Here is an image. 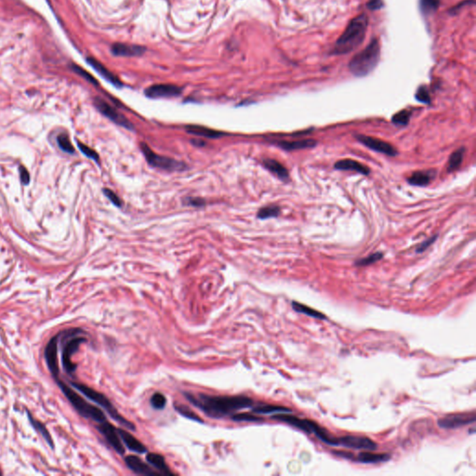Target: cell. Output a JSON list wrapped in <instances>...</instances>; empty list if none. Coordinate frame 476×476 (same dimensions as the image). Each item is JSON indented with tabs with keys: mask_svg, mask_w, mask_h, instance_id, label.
<instances>
[{
	"mask_svg": "<svg viewBox=\"0 0 476 476\" xmlns=\"http://www.w3.org/2000/svg\"><path fill=\"white\" fill-rule=\"evenodd\" d=\"M185 398L195 407L199 408L208 417L221 419L244 408H250L254 405L252 399L245 395H209L204 393L193 394L183 392Z\"/></svg>",
	"mask_w": 476,
	"mask_h": 476,
	"instance_id": "1",
	"label": "cell"
},
{
	"mask_svg": "<svg viewBox=\"0 0 476 476\" xmlns=\"http://www.w3.org/2000/svg\"><path fill=\"white\" fill-rule=\"evenodd\" d=\"M368 19L366 14L353 18L348 24L344 34L337 40L331 53L347 54L362 44L367 34Z\"/></svg>",
	"mask_w": 476,
	"mask_h": 476,
	"instance_id": "2",
	"label": "cell"
},
{
	"mask_svg": "<svg viewBox=\"0 0 476 476\" xmlns=\"http://www.w3.org/2000/svg\"><path fill=\"white\" fill-rule=\"evenodd\" d=\"M381 47L377 39L371 40L365 49L354 55L349 63V69L351 74L357 78H363L369 75L379 63L381 56Z\"/></svg>",
	"mask_w": 476,
	"mask_h": 476,
	"instance_id": "3",
	"label": "cell"
},
{
	"mask_svg": "<svg viewBox=\"0 0 476 476\" xmlns=\"http://www.w3.org/2000/svg\"><path fill=\"white\" fill-rule=\"evenodd\" d=\"M71 385H72L73 387H75L77 390H79L81 393H83V394L86 396L87 398L91 400L92 402L96 403L97 405L102 406L103 409H105V410L108 412L110 417H111L112 419H114L116 422H118L119 424L123 425V426L128 430L136 431V427H135V425L133 424L132 422L128 421L121 414L118 413L117 408L114 406V405L111 403L109 399L107 398L104 394H102L101 392H99V391L94 390L92 388L87 386L85 384L72 383H71Z\"/></svg>",
	"mask_w": 476,
	"mask_h": 476,
	"instance_id": "4",
	"label": "cell"
},
{
	"mask_svg": "<svg viewBox=\"0 0 476 476\" xmlns=\"http://www.w3.org/2000/svg\"><path fill=\"white\" fill-rule=\"evenodd\" d=\"M58 384H59L61 390H63L66 398L70 401L72 406L76 408V410L82 417H84L86 419L92 420L97 423H102V422H106L105 414L103 413L102 410H101L100 408H98L97 406H93L90 403L87 402L85 399L83 398L82 396H80L73 389H71L70 387L67 386L65 383L58 382Z\"/></svg>",
	"mask_w": 476,
	"mask_h": 476,
	"instance_id": "5",
	"label": "cell"
},
{
	"mask_svg": "<svg viewBox=\"0 0 476 476\" xmlns=\"http://www.w3.org/2000/svg\"><path fill=\"white\" fill-rule=\"evenodd\" d=\"M82 332L83 331L81 329H78V328L65 331L66 333L65 337L67 341L63 347L62 361H63V368L68 374L74 373L77 368V366L71 361L72 355L78 351L81 344L87 342L86 338L79 336V334Z\"/></svg>",
	"mask_w": 476,
	"mask_h": 476,
	"instance_id": "6",
	"label": "cell"
},
{
	"mask_svg": "<svg viewBox=\"0 0 476 476\" xmlns=\"http://www.w3.org/2000/svg\"><path fill=\"white\" fill-rule=\"evenodd\" d=\"M141 149L148 164L154 168H157L166 172H182L187 169V166L183 162L177 161L167 156L157 155L144 142H141Z\"/></svg>",
	"mask_w": 476,
	"mask_h": 476,
	"instance_id": "7",
	"label": "cell"
},
{
	"mask_svg": "<svg viewBox=\"0 0 476 476\" xmlns=\"http://www.w3.org/2000/svg\"><path fill=\"white\" fill-rule=\"evenodd\" d=\"M273 420L279 421V422H286L291 426H294L298 429L302 430L307 433H313L317 437L321 436V434L325 432V429H323L319 425H317L315 422L308 421V420H302L294 416H289L286 415V413H280L279 415H274L272 417Z\"/></svg>",
	"mask_w": 476,
	"mask_h": 476,
	"instance_id": "8",
	"label": "cell"
},
{
	"mask_svg": "<svg viewBox=\"0 0 476 476\" xmlns=\"http://www.w3.org/2000/svg\"><path fill=\"white\" fill-rule=\"evenodd\" d=\"M94 104L96 108L102 113L103 116L109 118L111 121H113L115 124L123 127L129 130H133L134 127L132 123L126 118L123 115H121L117 109H115L113 106H111L109 103L105 102L101 98H96L94 101Z\"/></svg>",
	"mask_w": 476,
	"mask_h": 476,
	"instance_id": "9",
	"label": "cell"
},
{
	"mask_svg": "<svg viewBox=\"0 0 476 476\" xmlns=\"http://www.w3.org/2000/svg\"><path fill=\"white\" fill-rule=\"evenodd\" d=\"M357 141L364 144L367 148L371 149L375 152L382 153L386 156H395L397 155V150L394 148L391 144L386 141L379 140L374 137H370L367 135H355Z\"/></svg>",
	"mask_w": 476,
	"mask_h": 476,
	"instance_id": "10",
	"label": "cell"
},
{
	"mask_svg": "<svg viewBox=\"0 0 476 476\" xmlns=\"http://www.w3.org/2000/svg\"><path fill=\"white\" fill-rule=\"evenodd\" d=\"M99 432L106 439V441L119 455H123L125 453V448L121 442V438L118 434L117 428H115L111 423L107 422L99 423L97 427Z\"/></svg>",
	"mask_w": 476,
	"mask_h": 476,
	"instance_id": "11",
	"label": "cell"
},
{
	"mask_svg": "<svg viewBox=\"0 0 476 476\" xmlns=\"http://www.w3.org/2000/svg\"><path fill=\"white\" fill-rule=\"evenodd\" d=\"M339 445H343L347 448L353 449H364L374 451L377 449V444L373 440L364 436H354V435H346L344 437L338 438Z\"/></svg>",
	"mask_w": 476,
	"mask_h": 476,
	"instance_id": "12",
	"label": "cell"
},
{
	"mask_svg": "<svg viewBox=\"0 0 476 476\" xmlns=\"http://www.w3.org/2000/svg\"><path fill=\"white\" fill-rule=\"evenodd\" d=\"M145 95L152 99L178 97L181 93V88L172 84H158L149 87L144 91Z\"/></svg>",
	"mask_w": 476,
	"mask_h": 476,
	"instance_id": "13",
	"label": "cell"
},
{
	"mask_svg": "<svg viewBox=\"0 0 476 476\" xmlns=\"http://www.w3.org/2000/svg\"><path fill=\"white\" fill-rule=\"evenodd\" d=\"M476 422V416L472 415H454L447 416L438 420V425L442 429H457Z\"/></svg>",
	"mask_w": 476,
	"mask_h": 476,
	"instance_id": "14",
	"label": "cell"
},
{
	"mask_svg": "<svg viewBox=\"0 0 476 476\" xmlns=\"http://www.w3.org/2000/svg\"><path fill=\"white\" fill-rule=\"evenodd\" d=\"M58 339L59 334L53 337L49 343L47 344V347L45 349V359L47 362V367L49 368L52 376L56 380H58V374H59V366H58Z\"/></svg>",
	"mask_w": 476,
	"mask_h": 476,
	"instance_id": "15",
	"label": "cell"
},
{
	"mask_svg": "<svg viewBox=\"0 0 476 476\" xmlns=\"http://www.w3.org/2000/svg\"><path fill=\"white\" fill-rule=\"evenodd\" d=\"M125 463L129 469L131 470L136 475L144 476H162L160 473L155 472L153 469L150 468L145 462L141 461V459L137 456L130 455L126 457Z\"/></svg>",
	"mask_w": 476,
	"mask_h": 476,
	"instance_id": "16",
	"label": "cell"
},
{
	"mask_svg": "<svg viewBox=\"0 0 476 476\" xmlns=\"http://www.w3.org/2000/svg\"><path fill=\"white\" fill-rule=\"evenodd\" d=\"M117 432H118L119 436L122 439L123 443L125 444L126 446L130 450H131L132 452L136 453V454H144V453L147 452L146 446L143 445L141 441H139L135 436H133L130 433L126 432L122 429H117Z\"/></svg>",
	"mask_w": 476,
	"mask_h": 476,
	"instance_id": "17",
	"label": "cell"
},
{
	"mask_svg": "<svg viewBox=\"0 0 476 476\" xmlns=\"http://www.w3.org/2000/svg\"><path fill=\"white\" fill-rule=\"evenodd\" d=\"M334 169L337 171H351V172H356L367 176L370 173V170L367 168V166L361 164L358 161H355L353 159H343L334 164Z\"/></svg>",
	"mask_w": 476,
	"mask_h": 476,
	"instance_id": "18",
	"label": "cell"
},
{
	"mask_svg": "<svg viewBox=\"0 0 476 476\" xmlns=\"http://www.w3.org/2000/svg\"><path fill=\"white\" fill-rule=\"evenodd\" d=\"M112 53L116 56H123V57H133V56H139L143 54L145 48L141 46H135V45H128V44H121L117 43L112 46Z\"/></svg>",
	"mask_w": 476,
	"mask_h": 476,
	"instance_id": "19",
	"label": "cell"
},
{
	"mask_svg": "<svg viewBox=\"0 0 476 476\" xmlns=\"http://www.w3.org/2000/svg\"><path fill=\"white\" fill-rule=\"evenodd\" d=\"M278 147L285 150V151H295V150H302V149L312 148L315 147L317 144V141L314 140H301V141H278L274 142Z\"/></svg>",
	"mask_w": 476,
	"mask_h": 476,
	"instance_id": "20",
	"label": "cell"
},
{
	"mask_svg": "<svg viewBox=\"0 0 476 476\" xmlns=\"http://www.w3.org/2000/svg\"><path fill=\"white\" fill-rule=\"evenodd\" d=\"M146 461H148L149 464L157 470L158 473H160L161 475L174 476V473H172L170 470L162 455L157 453H148L146 456Z\"/></svg>",
	"mask_w": 476,
	"mask_h": 476,
	"instance_id": "21",
	"label": "cell"
},
{
	"mask_svg": "<svg viewBox=\"0 0 476 476\" xmlns=\"http://www.w3.org/2000/svg\"><path fill=\"white\" fill-rule=\"evenodd\" d=\"M262 163L266 170L274 174L278 179L284 181H288L289 180V171L277 160L268 158V159H264Z\"/></svg>",
	"mask_w": 476,
	"mask_h": 476,
	"instance_id": "22",
	"label": "cell"
},
{
	"mask_svg": "<svg viewBox=\"0 0 476 476\" xmlns=\"http://www.w3.org/2000/svg\"><path fill=\"white\" fill-rule=\"evenodd\" d=\"M87 63H89L94 69L102 76V78L109 81L110 83H112L114 86L117 87H122V83L120 82V80L117 78V77H116L113 73H111L105 66H103L102 63H99L97 60H95L93 58H87Z\"/></svg>",
	"mask_w": 476,
	"mask_h": 476,
	"instance_id": "23",
	"label": "cell"
},
{
	"mask_svg": "<svg viewBox=\"0 0 476 476\" xmlns=\"http://www.w3.org/2000/svg\"><path fill=\"white\" fill-rule=\"evenodd\" d=\"M435 173L433 171L416 172L407 178V182L414 186H427L434 177Z\"/></svg>",
	"mask_w": 476,
	"mask_h": 476,
	"instance_id": "24",
	"label": "cell"
},
{
	"mask_svg": "<svg viewBox=\"0 0 476 476\" xmlns=\"http://www.w3.org/2000/svg\"><path fill=\"white\" fill-rule=\"evenodd\" d=\"M185 129H186V131L189 134H192V135H195V136H199V137L210 138V139H217V138H219V137L225 135V133L219 132V131L205 128L202 126H186Z\"/></svg>",
	"mask_w": 476,
	"mask_h": 476,
	"instance_id": "25",
	"label": "cell"
},
{
	"mask_svg": "<svg viewBox=\"0 0 476 476\" xmlns=\"http://www.w3.org/2000/svg\"><path fill=\"white\" fill-rule=\"evenodd\" d=\"M390 459L389 454H373L369 452H361L357 456L356 460L361 463H366V464H371V463H380V462H385L388 461Z\"/></svg>",
	"mask_w": 476,
	"mask_h": 476,
	"instance_id": "26",
	"label": "cell"
},
{
	"mask_svg": "<svg viewBox=\"0 0 476 476\" xmlns=\"http://www.w3.org/2000/svg\"><path fill=\"white\" fill-rule=\"evenodd\" d=\"M252 412L257 414H262V415H268V414L274 413H291V409L284 406H274V405H266V404H260L257 406L253 407Z\"/></svg>",
	"mask_w": 476,
	"mask_h": 476,
	"instance_id": "27",
	"label": "cell"
},
{
	"mask_svg": "<svg viewBox=\"0 0 476 476\" xmlns=\"http://www.w3.org/2000/svg\"><path fill=\"white\" fill-rule=\"evenodd\" d=\"M292 308L296 311L297 312H300V313H303L305 315L307 316H310V317H312V318H316V319H326L327 316L325 314H323L322 312H318L312 308H310L308 307L307 305L302 304L300 303H297V302H292Z\"/></svg>",
	"mask_w": 476,
	"mask_h": 476,
	"instance_id": "28",
	"label": "cell"
},
{
	"mask_svg": "<svg viewBox=\"0 0 476 476\" xmlns=\"http://www.w3.org/2000/svg\"><path fill=\"white\" fill-rule=\"evenodd\" d=\"M464 155H465V148L464 147H461V148L456 150L455 152H453L452 155L450 156L449 160H448L447 172H453L457 171L461 167Z\"/></svg>",
	"mask_w": 476,
	"mask_h": 476,
	"instance_id": "29",
	"label": "cell"
},
{
	"mask_svg": "<svg viewBox=\"0 0 476 476\" xmlns=\"http://www.w3.org/2000/svg\"><path fill=\"white\" fill-rule=\"evenodd\" d=\"M27 414H28V419H29V421L31 422L32 426H33L35 429L37 430L43 437L45 438V440L47 441L48 445H50L51 447H53L52 439H51V436H50L49 433L47 432V428H46L41 422H39L38 420L34 419V417H33L29 412H27Z\"/></svg>",
	"mask_w": 476,
	"mask_h": 476,
	"instance_id": "30",
	"label": "cell"
},
{
	"mask_svg": "<svg viewBox=\"0 0 476 476\" xmlns=\"http://www.w3.org/2000/svg\"><path fill=\"white\" fill-rule=\"evenodd\" d=\"M174 408L175 410L178 412V413L181 415L182 417L186 418V419H189L191 421H194V422H201L203 423L204 421L197 415L195 414L192 409H190L188 406H185V405H181V404H177L175 403L174 404Z\"/></svg>",
	"mask_w": 476,
	"mask_h": 476,
	"instance_id": "31",
	"label": "cell"
},
{
	"mask_svg": "<svg viewBox=\"0 0 476 476\" xmlns=\"http://www.w3.org/2000/svg\"><path fill=\"white\" fill-rule=\"evenodd\" d=\"M280 214V208L278 206H268L260 209L258 212V218L260 219L275 218Z\"/></svg>",
	"mask_w": 476,
	"mask_h": 476,
	"instance_id": "32",
	"label": "cell"
},
{
	"mask_svg": "<svg viewBox=\"0 0 476 476\" xmlns=\"http://www.w3.org/2000/svg\"><path fill=\"white\" fill-rule=\"evenodd\" d=\"M57 143H58L59 147L62 149L63 152L68 153V154H71V155L75 153V149H74L73 145H72V142H71L70 139H69V136H68L66 133H62V134L58 135V137H57Z\"/></svg>",
	"mask_w": 476,
	"mask_h": 476,
	"instance_id": "33",
	"label": "cell"
},
{
	"mask_svg": "<svg viewBox=\"0 0 476 476\" xmlns=\"http://www.w3.org/2000/svg\"><path fill=\"white\" fill-rule=\"evenodd\" d=\"M438 6V0H420V8L422 13L425 15H429L434 12L437 9Z\"/></svg>",
	"mask_w": 476,
	"mask_h": 476,
	"instance_id": "34",
	"label": "cell"
},
{
	"mask_svg": "<svg viewBox=\"0 0 476 476\" xmlns=\"http://www.w3.org/2000/svg\"><path fill=\"white\" fill-rule=\"evenodd\" d=\"M410 117H411V111L407 109L402 110L392 117L391 121L395 125L406 126L408 124Z\"/></svg>",
	"mask_w": 476,
	"mask_h": 476,
	"instance_id": "35",
	"label": "cell"
},
{
	"mask_svg": "<svg viewBox=\"0 0 476 476\" xmlns=\"http://www.w3.org/2000/svg\"><path fill=\"white\" fill-rule=\"evenodd\" d=\"M150 403H151V406H153L155 409L160 410L165 408V406L167 405V398L164 394L160 392H156L151 396Z\"/></svg>",
	"mask_w": 476,
	"mask_h": 476,
	"instance_id": "36",
	"label": "cell"
},
{
	"mask_svg": "<svg viewBox=\"0 0 476 476\" xmlns=\"http://www.w3.org/2000/svg\"><path fill=\"white\" fill-rule=\"evenodd\" d=\"M231 419H232L234 422H260L263 421L262 418L257 417V416H253V415H251V414L250 413L234 414V415H232Z\"/></svg>",
	"mask_w": 476,
	"mask_h": 476,
	"instance_id": "37",
	"label": "cell"
},
{
	"mask_svg": "<svg viewBox=\"0 0 476 476\" xmlns=\"http://www.w3.org/2000/svg\"><path fill=\"white\" fill-rule=\"evenodd\" d=\"M383 258V253H382V252H376V253H373V254L369 255L368 257L364 258V259H361V260H359L355 261V265H370V264H373V263H375V262L379 261V260H382Z\"/></svg>",
	"mask_w": 476,
	"mask_h": 476,
	"instance_id": "38",
	"label": "cell"
},
{
	"mask_svg": "<svg viewBox=\"0 0 476 476\" xmlns=\"http://www.w3.org/2000/svg\"><path fill=\"white\" fill-rule=\"evenodd\" d=\"M416 99L422 103H426V104L431 103V97L426 87L422 86L419 87L416 93Z\"/></svg>",
	"mask_w": 476,
	"mask_h": 476,
	"instance_id": "39",
	"label": "cell"
},
{
	"mask_svg": "<svg viewBox=\"0 0 476 476\" xmlns=\"http://www.w3.org/2000/svg\"><path fill=\"white\" fill-rule=\"evenodd\" d=\"M78 148L80 149V151L85 155V156L93 159L94 161L96 162H99V156L98 154L94 151L93 149L87 146L86 144L80 142V141H78Z\"/></svg>",
	"mask_w": 476,
	"mask_h": 476,
	"instance_id": "40",
	"label": "cell"
},
{
	"mask_svg": "<svg viewBox=\"0 0 476 476\" xmlns=\"http://www.w3.org/2000/svg\"><path fill=\"white\" fill-rule=\"evenodd\" d=\"M103 194L106 195V197H107L110 201L114 204L116 207H117V208H120V207H121L122 202H121L120 198H119L118 195H117L116 193H114L111 189H107V188L103 189Z\"/></svg>",
	"mask_w": 476,
	"mask_h": 476,
	"instance_id": "41",
	"label": "cell"
},
{
	"mask_svg": "<svg viewBox=\"0 0 476 476\" xmlns=\"http://www.w3.org/2000/svg\"><path fill=\"white\" fill-rule=\"evenodd\" d=\"M72 68H73V70L75 71L77 74H78V75H79V76H81V77H83V78H85L86 80H87L88 82L92 83V84H94V85H97V81H96V79H95L94 78H92V77H91V76H90V75H89L87 72H86L85 70H83L81 67H79V66H78V65H73V66H72Z\"/></svg>",
	"mask_w": 476,
	"mask_h": 476,
	"instance_id": "42",
	"label": "cell"
},
{
	"mask_svg": "<svg viewBox=\"0 0 476 476\" xmlns=\"http://www.w3.org/2000/svg\"><path fill=\"white\" fill-rule=\"evenodd\" d=\"M183 203L192 207H203L206 204V201L200 197H186L183 200Z\"/></svg>",
	"mask_w": 476,
	"mask_h": 476,
	"instance_id": "43",
	"label": "cell"
},
{
	"mask_svg": "<svg viewBox=\"0 0 476 476\" xmlns=\"http://www.w3.org/2000/svg\"><path fill=\"white\" fill-rule=\"evenodd\" d=\"M436 238H437V235H434V236L431 237V238H429V239H427V240L423 241L421 245H419V246L417 247V250H416V251H417L418 253H422V252H423L424 250H427V249L429 248L430 246H431L433 243L435 241V239H436Z\"/></svg>",
	"mask_w": 476,
	"mask_h": 476,
	"instance_id": "44",
	"label": "cell"
},
{
	"mask_svg": "<svg viewBox=\"0 0 476 476\" xmlns=\"http://www.w3.org/2000/svg\"><path fill=\"white\" fill-rule=\"evenodd\" d=\"M20 178H21V181L22 183L24 184V185H27L30 181V175H29V172H27V170L24 168V167H21L20 168Z\"/></svg>",
	"mask_w": 476,
	"mask_h": 476,
	"instance_id": "45",
	"label": "cell"
},
{
	"mask_svg": "<svg viewBox=\"0 0 476 476\" xmlns=\"http://www.w3.org/2000/svg\"><path fill=\"white\" fill-rule=\"evenodd\" d=\"M383 0H369L368 3H367V7L370 9H373V10L380 9V8H383Z\"/></svg>",
	"mask_w": 476,
	"mask_h": 476,
	"instance_id": "46",
	"label": "cell"
}]
</instances>
